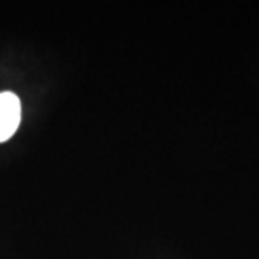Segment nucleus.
I'll use <instances>...</instances> for the list:
<instances>
[{"label": "nucleus", "instance_id": "obj_1", "mask_svg": "<svg viewBox=\"0 0 259 259\" xmlns=\"http://www.w3.org/2000/svg\"><path fill=\"white\" fill-rule=\"evenodd\" d=\"M20 122V101L13 93L0 94V143L9 140Z\"/></svg>", "mask_w": 259, "mask_h": 259}]
</instances>
